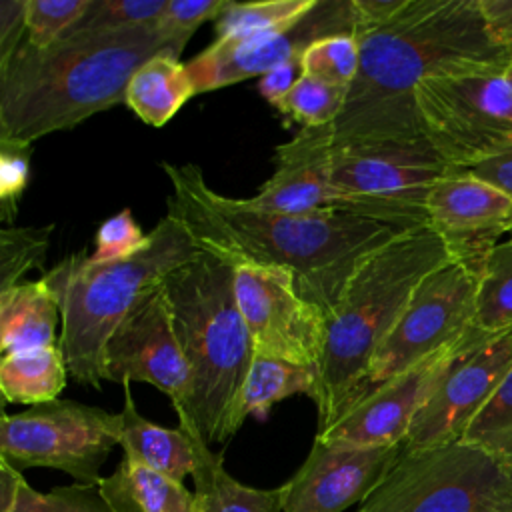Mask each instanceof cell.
Segmentation results:
<instances>
[{"label":"cell","mask_w":512,"mask_h":512,"mask_svg":"<svg viewBox=\"0 0 512 512\" xmlns=\"http://www.w3.org/2000/svg\"><path fill=\"white\" fill-rule=\"evenodd\" d=\"M358 40L360 68L340 116L324 128H300L302 142L326 148L426 138L414 96L420 82L512 64L492 38L478 0H406L388 22L360 32Z\"/></svg>","instance_id":"obj_1"},{"label":"cell","mask_w":512,"mask_h":512,"mask_svg":"<svg viewBox=\"0 0 512 512\" xmlns=\"http://www.w3.org/2000/svg\"><path fill=\"white\" fill-rule=\"evenodd\" d=\"M172 192L168 214L202 248L230 266L286 268L298 292L326 318L334 312L356 268L404 232L378 218L348 212L288 214L262 210L208 186L200 166L162 162Z\"/></svg>","instance_id":"obj_2"},{"label":"cell","mask_w":512,"mask_h":512,"mask_svg":"<svg viewBox=\"0 0 512 512\" xmlns=\"http://www.w3.org/2000/svg\"><path fill=\"white\" fill-rule=\"evenodd\" d=\"M184 46L158 26L128 30L74 28L50 48L26 40L0 66V140L34 144L58 130L124 104L132 74L150 58H180Z\"/></svg>","instance_id":"obj_3"},{"label":"cell","mask_w":512,"mask_h":512,"mask_svg":"<svg viewBox=\"0 0 512 512\" xmlns=\"http://www.w3.org/2000/svg\"><path fill=\"white\" fill-rule=\"evenodd\" d=\"M450 262L444 240L430 226H422L400 232L356 268L328 318L312 400L318 414L316 434L334 422L420 282Z\"/></svg>","instance_id":"obj_4"},{"label":"cell","mask_w":512,"mask_h":512,"mask_svg":"<svg viewBox=\"0 0 512 512\" xmlns=\"http://www.w3.org/2000/svg\"><path fill=\"white\" fill-rule=\"evenodd\" d=\"M190 370V390L174 408L212 442L232 438L230 420L246 382L254 346L236 304L234 266L202 252L162 282Z\"/></svg>","instance_id":"obj_5"},{"label":"cell","mask_w":512,"mask_h":512,"mask_svg":"<svg viewBox=\"0 0 512 512\" xmlns=\"http://www.w3.org/2000/svg\"><path fill=\"white\" fill-rule=\"evenodd\" d=\"M148 238V246L132 258L96 264L82 250L42 276L60 306L58 348L70 376L84 386L100 388L104 346L136 300L202 254L190 232L168 212Z\"/></svg>","instance_id":"obj_6"},{"label":"cell","mask_w":512,"mask_h":512,"mask_svg":"<svg viewBox=\"0 0 512 512\" xmlns=\"http://www.w3.org/2000/svg\"><path fill=\"white\" fill-rule=\"evenodd\" d=\"M506 70L450 72L416 86L422 132L448 166L470 170L512 148V84Z\"/></svg>","instance_id":"obj_7"},{"label":"cell","mask_w":512,"mask_h":512,"mask_svg":"<svg viewBox=\"0 0 512 512\" xmlns=\"http://www.w3.org/2000/svg\"><path fill=\"white\" fill-rule=\"evenodd\" d=\"M286 144L314 154L336 188L366 200L382 220L402 230L428 226V194L452 170L426 138L320 148L294 136Z\"/></svg>","instance_id":"obj_8"},{"label":"cell","mask_w":512,"mask_h":512,"mask_svg":"<svg viewBox=\"0 0 512 512\" xmlns=\"http://www.w3.org/2000/svg\"><path fill=\"white\" fill-rule=\"evenodd\" d=\"M510 490L512 470L476 446L402 448L358 512H488Z\"/></svg>","instance_id":"obj_9"},{"label":"cell","mask_w":512,"mask_h":512,"mask_svg":"<svg viewBox=\"0 0 512 512\" xmlns=\"http://www.w3.org/2000/svg\"><path fill=\"white\" fill-rule=\"evenodd\" d=\"M478 282V276L456 262L428 274L348 392L336 418L388 380L458 344L474 328Z\"/></svg>","instance_id":"obj_10"},{"label":"cell","mask_w":512,"mask_h":512,"mask_svg":"<svg viewBox=\"0 0 512 512\" xmlns=\"http://www.w3.org/2000/svg\"><path fill=\"white\" fill-rule=\"evenodd\" d=\"M120 432V412L56 398L18 414L2 412L0 458L20 472L56 468L76 484L94 486L112 448L120 446Z\"/></svg>","instance_id":"obj_11"},{"label":"cell","mask_w":512,"mask_h":512,"mask_svg":"<svg viewBox=\"0 0 512 512\" xmlns=\"http://www.w3.org/2000/svg\"><path fill=\"white\" fill-rule=\"evenodd\" d=\"M234 294L254 352L318 368L328 336V318L296 288L286 268L234 266Z\"/></svg>","instance_id":"obj_12"},{"label":"cell","mask_w":512,"mask_h":512,"mask_svg":"<svg viewBox=\"0 0 512 512\" xmlns=\"http://www.w3.org/2000/svg\"><path fill=\"white\" fill-rule=\"evenodd\" d=\"M512 370V328L474 330L464 338L436 388L418 410L404 450L460 442L464 430Z\"/></svg>","instance_id":"obj_13"},{"label":"cell","mask_w":512,"mask_h":512,"mask_svg":"<svg viewBox=\"0 0 512 512\" xmlns=\"http://www.w3.org/2000/svg\"><path fill=\"white\" fill-rule=\"evenodd\" d=\"M102 378L118 384H152L174 408L186 402L190 370L162 284L144 292L108 338Z\"/></svg>","instance_id":"obj_14"},{"label":"cell","mask_w":512,"mask_h":512,"mask_svg":"<svg viewBox=\"0 0 512 512\" xmlns=\"http://www.w3.org/2000/svg\"><path fill=\"white\" fill-rule=\"evenodd\" d=\"M358 32L360 20L352 0H318L296 24L240 44L212 42L188 60L186 68L196 92L204 94L248 78H260L288 60L302 58L306 48L324 36Z\"/></svg>","instance_id":"obj_15"},{"label":"cell","mask_w":512,"mask_h":512,"mask_svg":"<svg viewBox=\"0 0 512 512\" xmlns=\"http://www.w3.org/2000/svg\"><path fill=\"white\" fill-rule=\"evenodd\" d=\"M426 212L452 262L478 278L498 240L512 232V198L470 170L444 174L428 194Z\"/></svg>","instance_id":"obj_16"},{"label":"cell","mask_w":512,"mask_h":512,"mask_svg":"<svg viewBox=\"0 0 512 512\" xmlns=\"http://www.w3.org/2000/svg\"><path fill=\"white\" fill-rule=\"evenodd\" d=\"M398 446L314 444L282 488V512H344L364 502L402 454Z\"/></svg>","instance_id":"obj_17"},{"label":"cell","mask_w":512,"mask_h":512,"mask_svg":"<svg viewBox=\"0 0 512 512\" xmlns=\"http://www.w3.org/2000/svg\"><path fill=\"white\" fill-rule=\"evenodd\" d=\"M464 338L370 392L316 438L352 446H404L414 416L436 388Z\"/></svg>","instance_id":"obj_18"},{"label":"cell","mask_w":512,"mask_h":512,"mask_svg":"<svg viewBox=\"0 0 512 512\" xmlns=\"http://www.w3.org/2000/svg\"><path fill=\"white\" fill-rule=\"evenodd\" d=\"M122 388L124 406L120 410V446L124 454L184 484V478L196 470V450L190 432L180 426L166 428L146 420L134 404L130 384H122Z\"/></svg>","instance_id":"obj_19"},{"label":"cell","mask_w":512,"mask_h":512,"mask_svg":"<svg viewBox=\"0 0 512 512\" xmlns=\"http://www.w3.org/2000/svg\"><path fill=\"white\" fill-rule=\"evenodd\" d=\"M188 430L196 450L194 478V510L196 512H282V488H254L230 476L222 456L210 450L200 432L180 422Z\"/></svg>","instance_id":"obj_20"},{"label":"cell","mask_w":512,"mask_h":512,"mask_svg":"<svg viewBox=\"0 0 512 512\" xmlns=\"http://www.w3.org/2000/svg\"><path fill=\"white\" fill-rule=\"evenodd\" d=\"M96 486L114 512H196L194 492L128 454Z\"/></svg>","instance_id":"obj_21"},{"label":"cell","mask_w":512,"mask_h":512,"mask_svg":"<svg viewBox=\"0 0 512 512\" xmlns=\"http://www.w3.org/2000/svg\"><path fill=\"white\" fill-rule=\"evenodd\" d=\"M60 306L44 278L0 292V348L4 354L58 346Z\"/></svg>","instance_id":"obj_22"},{"label":"cell","mask_w":512,"mask_h":512,"mask_svg":"<svg viewBox=\"0 0 512 512\" xmlns=\"http://www.w3.org/2000/svg\"><path fill=\"white\" fill-rule=\"evenodd\" d=\"M194 96L198 92L186 64L170 54H158L132 74L124 104L144 124L160 128Z\"/></svg>","instance_id":"obj_23"},{"label":"cell","mask_w":512,"mask_h":512,"mask_svg":"<svg viewBox=\"0 0 512 512\" xmlns=\"http://www.w3.org/2000/svg\"><path fill=\"white\" fill-rule=\"evenodd\" d=\"M294 394H306L314 400L316 370L254 352L246 382L232 412L230 434L234 436L248 416L264 420L274 404Z\"/></svg>","instance_id":"obj_24"},{"label":"cell","mask_w":512,"mask_h":512,"mask_svg":"<svg viewBox=\"0 0 512 512\" xmlns=\"http://www.w3.org/2000/svg\"><path fill=\"white\" fill-rule=\"evenodd\" d=\"M68 374L58 346L10 352L0 360V390L6 402L38 406L60 396Z\"/></svg>","instance_id":"obj_25"},{"label":"cell","mask_w":512,"mask_h":512,"mask_svg":"<svg viewBox=\"0 0 512 512\" xmlns=\"http://www.w3.org/2000/svg\"><path fill=\"white\" fill-rule=\"evenodd\" d=\"M316 2L318 0H230L224 12L214 20V42L240 44L266 36L302 20L316 6Z\"/></svg>","instance_id":"obj_26"},{"label":"cell","mask_w":512,"mask_h":512,"mask_svg":"<svg viewBox=\"0 0 512 512\" xmlns=\"http://www.w3.org/2000/svg\"><path fill=\"white\" fill-rule=\"evenodd\" d=\"M474 326L484 332L512 328V238L488 256L478 282Z\"/></svg>","instance_id":"obj_27"},{"label":"cell","mask_w":512,"mask_h":512,"mask_svg":"<svg viewBox=\"0 0 512 512\" xmlns=\"http://www.w3.org/2000/svg\"><path fill=\"white\" fill-rule=\"evenodd\" d=\"M460 442L488 452L512 470V370L472 418Z\"/></svg>","instance_id":"obj_28"},{"label":"cell","mask_w":512,"mask_h":512,"mask_svg":"<svg viewBox=\"0 0 512 512\" xmlns=\"http://www.w3.org/2000/svg\"><path fill=\"white\" fill-rule=\"evenodd\" d=\"M54 226H2L0 230V292L20 284L18 280L42 268Z\"/></svg>","instance_id":"obj_29"},{"label":"cell","mask_w":512,"mask_h":512,"mask_svg":"<svg viewBox=\"0 0 512 512\" xmlns=\"http://www.w3.org/2000/svg\"><path fill=\"white\" fill-rule=\"evenodd\" d=\"M346 96L348 88L302 74L288 92L280 114L302 128H324L340 116Z\"/></svg>","instance_id":"obj_30"},{"label":"cell","mask_w":512,"mask_h":512,"mask_svg":"<svg viewBox=\"0 0 512 512\" xmlns=\"http://www.w3.org/2000/svg\"><path fill=\"white\" fill-rule=\"evenodd\" d=\"M302 74L350 88L360 68L358 34H332L316 40L300 58Z\"/></svg>","instance_id":"obj_31"},{"label":"cell","mask_w":512,"mask_h":512,"mask_svg":"<svg viewBox=\"0 0 512 512\" xmlns=\"http://www.w3.org/2000/svg\"><path fill=\"white\" fill-rule=\"evenodd\" d=\"M90 6L92 0H26V42L50 48L86 18Z\"/></svg>","instance_id":"obj_32"},{"label":"cell","mask_w":512,"mask_h":512,"mask_svg":"<svg viewBox=\"0 0 512 512\" xmlns=\"http://www.w3.org/2000/svg\"><path fill=\"white\" fill-rule=\"evenodd\" d=\"M12 512H114L100 496L98 486L70 484L50 492H38L28 482L22 484Z\"/></svg>","instance_id":"obj_33"},{"label":"cell","mask_w":512,"mask_h":512,"mask_svg":"<svg viewBox=\"0 0 512 512\" xmlns=\"http://www.w3.org/2000/svg\"><path fill=\"white\" fill-rule=\"evenodd\" d=\"M168 0H92L86 18L76 28L128 30L154 26Z\"/></svg>","instance_id":"obj_34"},{"label":"cell","mask_w":512,"mask_h":512,"mask_svg":"<svg viewBox=\"0 0 512 512\" xmlns=\"http://www.w3.org/2000/svg\"><path fill=\"white\" fill-rule=\"evenodd\" d=\"M150 238L142 232L134 220L130 208H122L118 214L106 218L94 236V252L88 254L96 264L120 262L140 254L148 246Z\"/></svg>","instance_id":"obj_35"},{"label":"cell","mask_w":512,"mask_h":512,"mask_svg":"<svg viewBox=\"0 0 512 512\" xmlns=\"http://www.w3.org/2000/svg\"><path fill=\"white\" fill-rule=\"evenodd\" d=\"M32 146L0 140V220L12 226L18 214V200L30 180Z\"/></svg>","instance_id":"obj_36"},{"label":"cell","mask_w":512,"mask_h":512,"mask_svg":"<svg viewBox=\"0 0 512 512\" xmlns=\"http://www.w3.org/2000/svg\"><path fill=\"white\" fill-rule=\"evenodd\" d=\"M230 0H168L164 14L156 22L158 30L186 48L194 32L208 20H216Z\"/></svg>","instance_id":"obj_37"},{"label":"cell","mask_w":512,"mask_h":512,"mask_svg":"<svg viewBox=\"0 0 512 512\" xmlns=\"http://www.w3.org/2000/svg\"><path fill=\"white\" fill-rule=\"evenodd\" d=\"M26 0L0 2V66L6 64L24 42Z\"/></svg>","instance_id":"obj_38"},{"label":"cell","mask_w":512,"mask_h":512,"mask_svg":"<svg viewBox=\"0 0 512 512\" xmlns=\"http://www.w3.org/2000/svg\"><path fill=\"white\" fill-rule=\"evenodd\" d=\"M300 76H302L300 58L288 60L258 78V92L280 114L288 92L294 88Z\"/></svg>","instance_id":"obj_39"},{"label":"cell","mask_w":512,"mask_h":512,"mask_svg":"<svg viewBox=\"0 0 512 512\" xmlns=\"http://www.w3.org/2000/svg\"><path fill=\"white\" fill-rule=\"evenodd\" d=\"M492 38L512 58V0H478Z\"/></svg>","instance_id":"obj_40"},{"label":"cell","mask_w":512,"mask_h":512,"mask_svg":"<svg viewBox=\"0 0 512 512\" xmlns=\"http://www.w3.org/2000/svg\"><path fill=\"white\" fill-rule=\"evenodd\" d=\"M470 172L512 198V148L484 160L482 164L470 168Z\"/></svg>","instance_id":"obj_41"},{"label":"cell","mask_w":512,"mask_h":512,"mask_svg":"<svg viewBox=\"0 0 512 512\" xmlns=\"http://www.w3.org/2000/svg\"><path fill=\"white\" fill-rule=\"evenodd\" d=\"M352 2L360 20V32L382 26L406 4V0H352Z\"/></svg>","instance_id":"obj_42"},{"label":"cell","mask_w":512,"mask_h":512,"mask_svg":"<svg viewBox=\"0 0 512 512\" xmlns=\"http://www.w3.org/2000/svg\"><path fill=\"white\" fill-rule=\"evenodd\" d=\"M24 482L20 470L0 458V512H12Z\"/></svg>","instance_id":"obj_43"},{"label":"cell","mask_w":512,"mask_h":512,"mask_svg":"<svg viewBox=\"0 0 512 512\" xmlns=\"http://www.w3.org/2000/svg\"><path fill=\"white\" fill-rule=\"evenodd\" d=\"M488 512H512V490L506 492Z\"/></svg>","instance_id":"obj_44"},{"label":"cell","mask_w":512,"mask_h":512,"mask_svg":"<svg viewBox=\"0 0 512 512\" xmlns=\"http://www.w3.org/2000/svg\"><path fill=\"white\" fill-rule=\"evenodd\" d=\"M506 76H508V80H510V84H512V64L508 66V70H506Z\"/></svg>","instance_id":"obj_45"}]
</instances>
